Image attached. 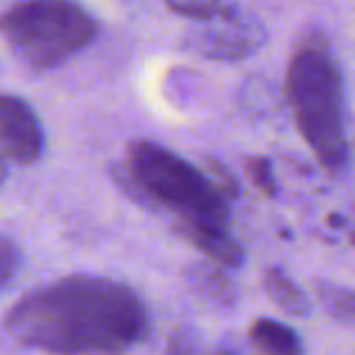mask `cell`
I'll return each mask as SVG.
<instances>
[{
	"instance_id": "obj_1",
	"label": "cell",
	"mask_w": 355,
	"mask_h": 355,
	"mask_svg": "<svg viewBox=\"0 0 355 355\" xmlns=\"http://www.w3.org/2000/svg\"><path fill=\"white\" fill-rule=\"evenodd\" d=\"M20 343L54 355H119L146 338L151 316L132 287L73 275L32 290L6 316Z\"/></svg>"
},
{
	"instance_id": "obj_2",
	"label": "cell",
	"mask_w": 355,
	"mask_h": 355,
	"mask_svg": "<svg viewBox=\"0 0 355 355\" xmlns=\"http://www.w3.org/2000/svg\"><path fill=\"white\" fill-rule=\"evenodd\" d=\"M287 103L302 139L329 173L348 168L343 76L321 35L304 37L287 66Z\"/></svg>"
},
{
	"instance_id": "obj_3",
	"label": "cell",
	"mask_w": 355,
	"mask_h": 355,
	"mask_svg": "<svg viewBox=\"0 0 355 355\" xmlns=\"http://www.w3.org/2000/svg\"><path fill=\"white\" fill-rule=\"evenodd\" d=\"M127 175L139 198L173 214V222L209 219L229 224V198L212 178L156 141L129 144Z\"/></svg>"
},
{
	"instance_id": "obj_4",
	"label": "cell",
	"mask_w": 355,
	"mask_h": 355,
	"mask_svg": "<svg viewBox=\"0 0 355 355\" xmlns=\"http://www.w3.org/2000/svg\"><path fill=\"white\" fill-rule=\"evenodd\" d=\"M0 35L32 71H49L98 37L95 17L76 0H20L0 15Z\"/></svg>"
},
{
	"instance_id": "obj_5",
	"label": "cell",
	"mask_w": 355,
	"mask_h": 355,
	"mask_svg": "<svg viewBox=\"0 0 355 355\" xmlns=\"http://www.w3.org/2000/svg\"><path fill=\"white\" fill-rule=\"evenodd\" d=\"M268 42V30L253 15H243L229 6L217 17L202 20L185 35L183 46L202 59L239 61L256 54Z\"/></svg>"
},
{
	"instance_id": "obj_6",
	"label": "cell",
	"mask_w": 355,
	"mask_h": 355,
	"mask_svg": "<svg viewBox=\"0 0 355 355\" xmlns=\"http://www.w3.org/2000/svg\"><path fill=\"white\" fill-rule=\"evenodd\" d=\"M44 132L35 110L20 98L0 95V156L17 166L40 161Z\"/></svg>"
},
{
	"instance_id": "obj_7",
	"label": "cell",
	"mask_w": 355,
	"mask_h": 355,
	"mask_svg": "<svg viewBox=\"0 0 355 355\" xmlns=\"http://www.w3.org/2000/svg\"><path fill=\"white\" fill-rule=\"evenodd\" d=\"M173 232L183 236L190 246L202 251L209 263L222 268H239L243 263V248L229 232V224L209 219H185L173 222Z\"/></svg>"
},
{
	"instance_id": "obj_8",
	"label": "cell",
	"mask_w": 355,
	"mask_h": 355,
	"mask_svg": "<svg viewBox=\"0 0 355 355\" xmlns=\"http://www.w3.org/2000/svg\"><path fill=\"white\" fill-rule=\"evenodd\" d=\"M251 345L261 355H302V340L287 324L275 319H258L253 321Z\"/></svg>"
},
{
	"instance_id": "obj_9",
	"label": "cell",
	"mask_w": 355,
	"mask_h": 355,
	"mask_svg": "<svg viewBox=\"0 0 355 355\" xmlns=\"http://www.w3.org/2000/svg\"><path fill=\"white\" fill-rule=\"evenodd\" d=\"M266 292L282 311L292 316H306L311 311V302L304 295V290L277 268H270L266 272Z\"/></svg>"
},
{
	"instance_id": "obj_10",
	"label": "cell",
	"mask_w": 355,
	"mask_h": 355,
	"mask_svg": "<svg viewBox=\"0 0 355 355\" xmlns=\"http://www.w3.org/2000/svg\"><path fill=\"white\" fill-rule=\"evenodd\" d=\"M190 285L195 287V292L205 297V300L214 302V304H229L234 302V287L229 282V277L219 270V266L214 263H195L188 272Z\"/></svg>"
},
{
	"instance_id": "obj_11",
	"label": "cell",
	"mask_w": 355,
	"mask_h": 355,
	"mask_svg": "<svg viewBox=\"0 0 355 355\" xmlns=\"http://www.w3.org/2000/svg\"><path fill=\"white\" fill-rule=\"evenodd\" d=\"M316 300L331 319L355 324V292L334 282H316Z\"/></svg>"
},
{
	"instance_id": "obj_12",
	"label": "cell",
	"mask_w": 355,
	"mask_h": 355,
	"mask_svg": "<svg viewBox=\"0 0 355 355\" xmlns=\"http://www.w3.org/2000/svg\"><path fill=\"white\" fill-rule=\"evenodd\" d=\"M166 6L178 15L193 17L198 22L217 17L219 12H224L229 8L224 0H166Z\"/></svg>"
},
{
	"instance_id": "obj_13",
	"label": "cell",
	"mask_w": 355,
	"mask_h": 355,
	"mask_svg": "<svg viewBox=\"0 0 355 355\" xmlns=\"http://www.w3.org/2000/svg\"><path fill=\"white\" fill-rule=\"evenodd\" d=\"M246 173H248V178H251V183L256 185L263 195H268V198H275V195H277V183H275V175H272L270 161H268L266 156L246 158Z\"/></svg>"
},
{
	"instance_id": "obj_14",
	"label": "cell",
	"mask_w": 355,
	"mask_h": 355,
	"mask_svg": "<svg viewBox=\"0 0 355 355\" xmlns=\"http://www.w3.org/2000/svg\"><path fill=\"white\" fill-rule=\"evenodd\" d=\"M202 171L207 173L209 178H212V183L217 185V188L222 190V193L227 195L229 200L239 198V183H236V178H234L232 173H229L227 168H224L219 161H214V158H205Z\"/></svg>"
},
{
	"instance_id": "obj_15",
	"label": "cell",
	"mask_w": 355,
	"mask_h": 355,
	"mask_svg": "<svg viewBox=\"0 0 355 355\" xmlns=\"http://www.w3.org/2000/svg\"><path fill=\"white\" fill-rule=\"evenodd\" d=\"M17 268H20V251L10 239L0 234V290L15 277Z\"/></svg>"
},
{
	"instance_id": "obj_16",
	"label": "cell",
	"mask_w": 355,
	"mask_h": 355,
	"mask_svg": "<svg viewBox=\"0 0 355 355\" xmlns=\"http://www.w3.org/2000/svg\"><path fill=\"white\" fill-rule=\"evenodd\" d=\"M168 355H190L188 343H185V340H180V338H175L171 343V350H168Z\"/></svg>"
},
{
	"instance_id": "obj_17",
	"label": "cell",
	"mask_w": 355,
	"mask_h": 355,
	"mask_svg": "<svg viewBox=\"0 0 355 355\" xmlns=\"http://www.w3.org/2000/svg\"><path fill=\"white\" fill-rule=\"evenodd\" d=\"M6 171H8V161L3 156H0V183L6 180Z\"/></svg>"
},
{
	"instance_id": "obj_18",
	"label": "cell",
	"mask_w": 355,
	"mask_h": 355,
	"mask_svg": "<svg viewBox=\"0 0 355 355\" xmlns=\"http://www.w3.org/2000/svg\"><path fill=\"white\" fill-rule=\"evenodd\" d=\"M214 355H236V353H232V350H219V353H214Z\"/></svg>"
}]
</instances>
